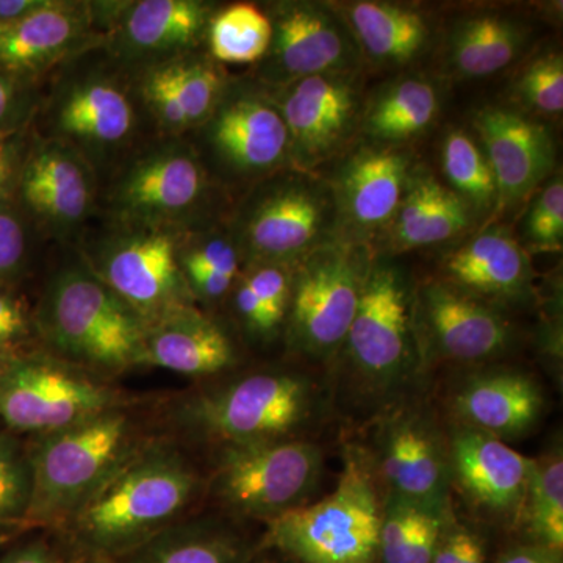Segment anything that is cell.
Wrapping results in <instances>:
<instances>
[{"label": "cell", "mask_w": 563, "mask_h": 563, "mask_svg": "<svg viewBox=\"0 0 563 563\" xmlns=\"http://www.w3.org/2000/svg\"><path fill=\"white\" fill-rule=\"evenodd\" d=\"M199 487L172 443H140L60 529L76 561L117 562L180 521Z\"/></svg>", "instance_id": "6da1fadb"}, {"label": "cell", "mask_w": 563, "mask_h": 563, "mask_svg": "<svg viewBox=\"0 0 563 563\" xmlns=\"http://www.w3.org/2000/svg\"><path fill=\"white\" fill-rule=\"evenodd\" d=\"M51 91L38 103L40 139L65 144L96 174L114 172L140 146L147 120L135 79L98 47L77 55L51 74Z\"/></svg>", "instance_id": "7a4b0ae2"}, {"label": "cell", "mask_w": 563, "mask_h": 563, "mask_svg": "<svg viewBox=\"0 0 563 563\" xmlns=\"http://www.w3.org/2000/svg\"><path fill=\"white\" fill-rule=\"evenodd\" d=\"M35 322L47 346L70 365L101 373L140 365L146 324L81 258L52 276Z\"/></svg>", "instance_id": "3957f363"}, {"label": "cell", "mask_w": 563, "mask_h": 563, "mask_svg": "<svg viewBox=\"0 0 563 563\" xmlns=\"http://www.w3.org/2000/svg\"><path fill=\"white\" fill-rule=\"evenodd\" d=\"M383 506L366 450L347 448L335 490L269 521L262 547L298 563H380Z\"/></svg>", "instance_id": "277c9868"}, {"label": "cell", "mask_w": 563, "mask_h": 563, "mask_svg": "<svg viewBox=\"0 0 563 563\" xmlns=\"http://www.w3.org/2000/svg\"><path fill=\"white\" fill-rule=\"evenodd\" d=\"M320 407V388L306 374L263 369L192 395L177 418L191 433L224 448L301 439Z\"/></svg>", "instance_id": "5b68a950"}, {"label": "cell", "mask_w": 563, "mask_h": 563, "mask_svg": "<svg viewBox=\"0 0 563 563\" xmlns=\"http://www.w3.org/2000/svg\"><path fill=\"white\" fill-rule=\"evenodd\" d=\"M139 444L121 407L35 437L27 450L32 496L25 523L60 528Z\"/></svg>", "instance_id": "8992f818"}, {"label": "cell", "mask_w": 563, "mask_h": 563, "mask_svg": "<svg viewBox=\"0 0 563 563\" xmlns=\"http://www.w3.org/2000/svg\"><path fill=\"white\" fill-rule=\"evenodd\" d=\"M229 232L244 266L268 263L292 268L335 240L331 184L298 169L273 174L252 185Z\"/></svg>", "instance_id": "52a82bcc"}, {"label": "cell", "mask_w": 563, "mask_h": 563, "mask_svg": "<svg viewBox=\"0 0 563 563\" xmlns=\"http://www.w3.org/2000/svg\"><path fill=\"white\" fill-rule=\"evenodd\" d=\"M342 354L363 388L383 398L406 390L420 376L424 358L415 291L396 266L369 262Z\"/></svg>", "instance_id": "ba28073f"}, {"label": "cell", "mask_w": 563, "mask_h": 563, "mask_svg": "<svg viewBox=\"0 0 563 563\" xmlns=\"http://www.w3.org/2000/svg\"><path fill=\"white\" fill-rule=\"evenodd\" d=\"M211 181L187 136H155L117 166L103 203L114 224L188 229L206 207Z\"/></svg>", "instance_id": "9c48e42d"}, {"label": "cell", "mask_w": 563, "mask_h": 563, "mask_svg": "<svg viewBox=\"0 0 563 563\" xmlns=\"http://www.w3.org/2000/svg\"><path fill=\"white\" fill-rule=\"evenodd\" d=\"M184 231L110 222L80 258L147 328L195 303L179 262Z\"/></svg>", "instance_id": "30bf717a"}, {"label": "cell", "mask_w": 563, "mask_h": 563, "mask_svg": "<svg viewBox=\"0 0 563 563\" xmlns=\"http://www.w3.org/2000/svg\"><path fill=\"white\" fill-rule=\"evenodd\" d=\"M368 265L365 246L333 240L292 266L285 320L290 350L317 363L342 355Z\"/></svg>", "instance_id": "8fae6325"}, {"label": "cell", "mask_w": 563, "mask_h": 563, "mask_svg": "<svg viewBox=\"0 0 563 563\" xmlns=\"http://www.w3.org/2000/svg\"><path fill=\"white\" fill-rule=\"evenodd\" d=\"M322 463L321 448L306 439L224 446L211 490L232 514L268 525L309 503Z\"/></svg>", "instance_id": "7c38bea8"}, {"label": "cell", "mask_w": 563, "mask_h": 563, "mask_svg": "<svg viewBox=\"0 0 563 563\" xmlns=\"http://www.w3.org/2000/svg\"><path fill=\"white\" fill-rule=\"evenodd\" d=\"M190 140L210 179L255 185L290 166L288 132L262 85L229 81Z\"/></svg>", "instance_id": "4fadbf2b"}, {"label": "cell", "mask_w": 563, "mask_h": 563, "mask_svg": "<svg viewBox=\"0 0 563 563\" xmlns=\"http://www.w3.org/2000/svg\"><path fill=\"white\" fill-rule=\"evenodd\" d=\"M120 407L117 391L79 366L49 355H13L0 379V420L35 437Z\"/></svg>", "instance_id": "5bb4252c"}, {"label": "cell", "mask_w": 563, "mask_h": 563, "mask_svg": "<svg viewBox=\"0 0 563 563\" xmlns=\"http://www.w3.org/2000/svg\"><path fill=\"white\" fill-rule=\"evenodd\" d=\"M366 454L384 496L432 512L453 506L448 433L424 407L393 406L377 426Z\"/></svg>", "instance_id": "9a60e30c"}, {"label": "cell", "mask_w": 563, "mask_h": 563, "mask_svg": "<svg viewBox=\"0 0 563 563\" xmlns=\"http://www.w3.org/2000/svg\"><path fill=\"white\" fill-rule=\"evenodd\" d=\"M263 88L287 128L291 169L310 173L328 162L361 124L357 73L320 74Z\"/></svg>", "instance_id": "2e32d148"}, {"label": "cell", "mask_w": 563, "mask_h": 563, "mask_svg": "<svg viewBox=\"0 0 563 563\" xmlns=\"http://www.w3.org/2000/svg\"><path fill=\"white\" fill-rule=\"evenodd\" d=\"M263 10L273 32L269 49L257 63L263 87L357 69L361 49L340 11L313 2H277Z\"/></svg>", "instance_id": "e0dca14e"}, {"label": "cell", "mask_w": 563, "mask_h": 563, "mask_svg": "<svg viewBox=\"0 0 563 563\" xmlns=\"http://www.w3.org/2000/svg\"><path fill=\"white\" fill-rule=\"evenodd\" d=\"M217 10L203 0L118 2L103 51L131 74L177 60L202 51Z\"/></svg>", "instance_id": "ac0fdd59"}, {"label": "cell", "mask_w": 563, "mask_h": 563, "mask_svg": "<svg viewBox=\"0 0 563 563\" xmlns=\"http://www.w3.org/2000/svg\"><path fill=\"white\" fill-rule=\"evenodd\" d=\"M415 324L422 358L476 365L509 350L512 328L492 303L473 298L443 280L415 291Z\"/></svg>", "instance_id": "d6986e66"}, {"label": "cell", "mask_w": 563, "mask_h": 563, "mask_svg": "<svg viewBox=\"0 0 563 563\" xmlns=\"http://www.w3.org/2000/svg\"><path fill=\"white\" fill-rule=\"evenodd\" d=\"M99 177L90 163L58 141L36 139L16 187L25 213L54 239L68 240L90 220Z\"/></svg>", "instance_id": "ffe728a7"}, {"label": "cell", "mask_w": 563, "mask_h": 563, "mask_svg": "<svg viewBox=\"0 0 563 563\" xmlns=\"http://www.w3.org/2000/svg\"><path fill=\"white\" fill-rule=\"evenodd\" d=\"M415 172L410 152L395 146H365L342 163L331 188L336 231L344 242L365 246L377 233L390 231Z\"/></svg>", "instance_id": "44dd1931"}, {"label": "cell", "mask_w": 563, "mask_h": 563, "mask_svg": "<svg viewBox=\"0 0 563 563\" xmlns=\"http://www.w3.org/2000/svg\"><path fill=\"white\" fill-rule=\"evenodd\" d=\"M451 485L477 514L504 526L523 515L531 459L509 444L465 426L448 433Z\"/></svg>", "instance_id": "7402d4cb"}, {"label": "cell", "mask_w": 563, "mask_h": 563, "mask_svg": "<svg viewBox=\"0 0 563 563\" xmlns=\"http://www.w3.org/2000/svg\"><path fill=\"white\" fill-rule=\"evenodd\" d=\"M102 43L92 2L51 0L31 16L0 25V70L36 84Z\"/></svg>", "instance_id": "603a6c76"}, {"label": "cell", "mask_w": 563, "mask_h": 563, "mask_svg": "<svg viewBox=\"0 0 563 563\" xmlns=\"http://www.w3.org/2000/svg\"><path fill=\"white\" fill-rule=\"evenodd\" d=\"M498 185V207L523 201L553 172L555 151L540 122L504 107H485L474 117Z\"/></svg>", "instance_id": "cb8c5ba5"}, {"label": "cell", "mask_w": 563, "mask_h": 563, "mask_svg": "<svg viewBox=\"0 0 563 563\" xmlns=\"http://www.w3.org/2000/svg\"><path fill=\"white\" fill-rule=\"evenodd\" d=\"M455 424L495 437L501 442L523 439L544 413V396L531 374L493 366L470 374L451 395Z\"/></svg>", "instance_id": "d4e9b609"}, {"label": "cell", "mask_w": 563, "mask_h": 563, "mask_svg": "<svg viewBox=\"0 0 563 563\" xmlns=\"http://www.w3.org/2000/svg\"><path fill=\"white\" fill-rule=\"evenodd\" d=\"M442 273L451 287L495 307L525 301L532 290L525 247L499 228L477 233L446 255Z\"/></svg>", "instance_id": "484cf974"}, {"label": "cell", "mask_w": 563, "mask_h": 563, "mask_svg": "<svg viewBox=\"0 0 563 563\" xmlns=\"http://www.w3.org/2000/svg\"><path fill=\"white\" fill-rule=\"evenodd\" d=\"M236 361L229 333L192 303L147 325L139 366L209 377L232 368Z\"/></svg>", "instance_id": "4316f807"}, {"label": "cell", "mask_w": 563, "mask_h": 563, "mask_svg": "<svg viewBox=\"0 0 563 563\" xmlns=\"http://www.w3.org/2000/svg\"><path fill=\"white\" fill-rule=\"evenodd\" d=\"M472 209L432 174L415 168L390 228L393 251L450 242L472 224Z\"/></svg>", "instance_id": "83f0119b"}, {"label": "cell", "mask_w": 563, "mask_h": 563, "mask_svg": "<svg viewBox=\"0 0 563 563\" xmlns=\"http://www.w3.org/2000/svg\"><path fill=\"white\" fill-rule=\"evenodd\" d=\"M342 18L358 49L377 65L413 62L424 52L431 36L424 14L398 3L354 2L346 7V16Z\"/></svg>", "instance_id": "f1b7e54d"}, {"label": "cell", "mask_w": 563, "mask_h": 563, "mask_svg": "<svg viewBox=\"0 0 563 563\" xmlns=\"http://www.w3.org/2000/svg\"><path fill=\"white\" fill-rule=\"evenodd\" d=\"M246 542L213 520H180L113 563H251Z\"/></svg>", "instance_id": "f546056e"}, {"label": "cell", "mask_w": 563, "mask_h": 563, "mask_svg": "<svg viewBox=\"0 0 563 563\" xmlns=\"http://www.w3.org/2000/svg\"><path fill=\"white\" fill-rule=\"evenodd\" d=\"M526 43V29L503 14L481 13L454 25L450 62L463 77L498 73L518 57Z\"/></svg>", "instance_id": "4dcf8cb0"}, {"label": "cell", "mask_w": 563, "mask_h": 563, "mask_svg": "<svg viewBox=\"0 0 563 563\" xmlns=\"http://www.w3.org/2000/svg\"><path fill=\"white\" fill-rule=\"evenodd\" d=\"M439 95L421 77H406L385 88L365 110L361 125L369 139L401 143L421 135L435 120Z\"/></svg>", "instance_id": "1f68e13d"}, {"label": "cell", "mask_w": 563, "mask_h": 563, "mask_svg": "<svg viewBox=\"0 0 563 563\" xmlns=\"http://www.w3.org/2000/svg\"><path fill=\"white\" fill-rule=\"evenodd\" d=\"M448 510L432 512L384 496L380 563H432Z\"/></svg>", "instance_id": "d6a6232c"}, {"label": "cell", "mask_w": 563, "mask_h": 563, "mask_svg": "<svg viewBox=\"0 0 563 563\" xmlns=\"http://www.w3.org/2000/svg\"><path fill=\"white\" fill-rule=\"evenodd\" d=\"M525 525L532 543L562 553L563 548V454L555 444L539 459H531L528 492H526Z\"/></svg>", "instance_id": "836d02e7"}, {"label": "cell", "mask_w": 563, "mask_h": 563, "mask_svg": "<svg viewBox=\"0 0 563 563\" xmlns=\"http://www.w3.org/2000/svg\"><path fill=\"white\" fill-rule=\"evenodd\" d=\"M272 22L261 7L235 3L217 10L207 31V54L228 65H252L265 57L272 43Z\"/></svg>", "instance_id": "e575fe53"}, {"label": "cell", "mask_w": 563, "mask_h": 563, "mask_svg": "<svg viewBox=\"0 0 563 563\" xmlns=\"http://www.w3.org/2000/svg\"><path fill=\"white\" fill-rule=\"evenodd\" d=\"M442 168L450 190L470 209L488 211L498 207V185L483 147L468 133L454 129L442 144Z\"/></svg>", "instance_id": "d590c367"}, {"label": "cell", "mask_w": 563, "mask_h": 563, "mask_svg": "<svg viewBox=\"0 0 563 563\" xmlns=\"http://www.w3.org/2000/svg\"><path fill=\"white\" fill-rule=\"evenodd\" d=\"M158 66L176 90L191 132L196 131L220 101L229 84L228 76L220 63L203 51Z\"/></svg>", "instance_id": "8d00e7d4"}, {"label": "cell", "mask_w": 563, "mask_h": 563, "mask_svg": "<svg viewBox=\"0 0 563 563\" xmlns=\"http://www.w3.org/2000/svg\"><path fill=\"white\" fill-rule=\"evenodd\" d=\"M32 496L29 451L16 439L0 432V526L27 525Z\"/></svg>", "instance_id": "74e56055"}, {"label": "cell", "mask_w": 563, "mask_h": 563, "mask_svg": "<svg viewBox=\"0 0 563 563\" xmlns=\"http://www.w3.org/2000/svg\"><path fill=\"white\" fill-rule=\"evenodd\" d=\"M517 96L528 109L555 117L563 110V60L548 54L529 63L517 81Z\"/></svg>", "instance_id": "f35d334b"}, {"label": "cell", "mask_w": 563, "mask_h": 563, "mask_svg": "<svg viewBox=\"0 0 563 563\" xmlns=\"http://www.w3.org/2000/svg\"><path fill=\"white\" fill-rule=\"evenodd\" d=\"M525 239L533 250L558 251L563 242V181L554 177L536 196L525 218Z\"/></svg>", "instance_id": "ab89813d"}, {"label": "cell", "mask_w": 563, "mask_h": 563, "mask_svg": "<svg viewBox=\"0 0 563 563\" xmlns=\"http://www.w3.org/2000/svg\"><path fill=\"white\" fill-rule=\"evenodd\" d=\"M243 280L250 285L277 328L285 325L291 296V268L268 263L244 266Z\"/></svg>", "instance_id": "60d3db41"}, {"label": "cell", "mask_w": 563, "mask_h": 563, "mask_svg": "<svg viewBox=\"0 0 563 563\" xmlns=\"http://www.w3.org/2000/svg\"><path fill=\"white\" fill-rule=\"evenodd\" d=\"M432 563H487L483 537L459 521L453 506L444 517Z\"/></svg>", "instance_id": "b9f144b4"}, {"label": "cell", "mask_w": 563, "mask_h": 563, "mask_svg": "<svg viewBox=\"0 0 563 563\" xmlns=\"http://www.w3.org/2000/svg\"><path fill=\"white\" fill-rule=\"evenodd\" d=\"M35 84L0 70V140L16 136L38 109Z\"/></svg>", "instance_id": "7bdbcfd3"}, {"label": "cell", "mask_w": 563, "mask_h": 563, "mask_svg": "<svg viewBox=\"0 0 563 563\" xmlns=\"http://www.w3.org/2000/svg\"><path fill=\"white\" fill-rule=\"evenodd\" d=\"M27 251L29 235L24 218L7 199L0 203V282L20 272Z\"/></svg>", "instance_id": "ee69618b"}, {"label": "cell", "mask_w": 563, "mask_h": 563, "mask_svg": "<svg viewBox=\"0 0 563 563\" xmlns=\"http://www.w3.org/2000/svg\"><path fill=\"white\" fill-rule=\"evenodd\" d=\"M231 295L236 317L252 336L266 340L272 339L274 333L279 331V328L266 313L265 307L258 301L257 296L251 290L250 285L243 280L242 274L233 285Z\"/></svg>", "instance_id": "f6af8a7d"}, {"label": "cell", "mask_w": 563, "mask_h": 563, "mask_svg": "<svg viewBox=\"0 0 563 563\" xmlns=\"http://www.w3.org/2000/svg\"><path fill=\"white\" fill-rule=\"evenodd\" d=\"M31 335V321L20 302L0 291V352L16 354L14 347Z\"/></svg>", "instance_id": "bcb514c9"}, {"label": "cell", "mask_w": 563, "mask_h": 563, "mask_svg": "<svg viewBox=\"0 0 563 563\" xmlns=\"http://www.w3.org/2000/svg\"><path fill=\"white\" fill-rule=\"evenodd\" d=\"M21 141L16 136L0 140V203L9 199L22 165Z\"/></svg>", "instance_id": "7dc6e473"}, {"label": "cell", "mask_w": 563, "mask_h": 563, "mask_svg": "<svg viewBox=\"0 0 563 563\" xmlns=\"http://www.w3.org/2000/svg\"><path fill=\"white\" fill-rule=\"evenodd\" d=\"M0 563H68L52 544L46 540H33V542L13 548Z\"/></svg>", "instance_id": "c3c4849f"}, {"label": "cell", "mask_w": 563, "mask_h": 563, "mask_svg": "<svg viewBox=\"0 0 563 563\" xmlns=\"http://www.w3.org/2000/svg\"><path fill=\"white\" fill-rule=\"evenodd\" d=\"M495 563H562V553L542 544H517L504 551Z\"/></svg>", "instance_id": "681fc988"}, {"label": "cell", "mask_w": 563, "mask_h": 563, "mask_svg": "<svg viewBox=\"0 0 563 563\" xmlns=\"http://www.w3.org/2000/svg\"><path fill=\"white\" fill-rule=\"evenodd\" d=\"M51 0H0V25L11 24L43 10Z\"/></svg>", "instance_id": "f907efd6"}, {"label": "cell", "mask_w": 563, "mask_h": 563, "mask_svg": "<svg viewBox=\"0 0 563 563\" xmlns=\"http://www.w3.org/2000/svg\"><path fill=\"white\" fill-rule=\"evenodd\" d=\"M13 355L16 354H7V352H0V379H2L3 373H5L7 366H9Z\"/></svg>", "instance_id": "816d5d0a"}, {"label": "cell", "mask_w": 563, "mask_h": 563, "mask_svg": "<svg viewBox=\"0 0 563 563\" xmlns=\"http://www.w3.org/2000/svg\"><path fill=\"white\" fill-rule=\"evenodd\" d=\"M251 563H282V562L274 561V559H269V558H263V559H258V561H254V559H252Z\"/></svg>", "instance_id": "f5cc1de1"}, {"label": "cell", "mask_w": 563, "mask_h": 563, "mask_svg": "<svg viewBox=\"0 0 563 563\" xmlns=\"http://www.w3.org/2000/svg\"><path fill=\"white\" fill-rule=\"evenodd\" d=\"M74 563H113V562H106V561H76Z\"/></svg>", "instance_id": "db71d44e"}, {"label": "cell", "mask_w": 563, "mask_h": 563, "mask_svg": "<svg viewBox=\"0 0 563 563\" xmlns=\"http://www.w3.org/2000/svg\"><path fill=\"white\" fill-rule=\"evenodd\" d=\"M0 528H2V526H0Z\"/></svg>", "instance_id": "11a10c76"}]
</instances>
